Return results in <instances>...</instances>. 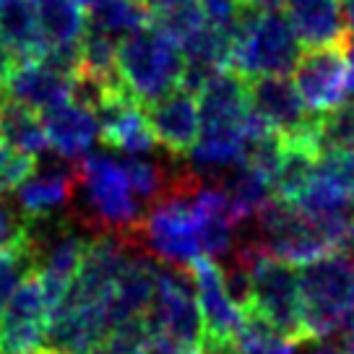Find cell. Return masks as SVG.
Returning <instances> with one entry per match:
<instances>
[{
	"mask_svg": "<svg viewBox=\"0 0 354 354\" xmlns=\"http://www.w3.org/2000/svg\"><path fill=\"white\" fill-rule=\"evenodd\" d=\"M248 86L253 110L271 131L279 133L284 141H313L318 115L305 107L302 97L287 76L250 78Z\"/></svg>",
	"mask_w": 354,
	"mask_h": 354,
	"instance_id": "cell-11",
	"label": "cell"
},
{
	"mask_svg": "<svg viewBox=\"0 0 354 354\" xmlns=\"http://www.w3.org/2000/svg\"><path fill=\"white\" fill-rule=\"evenodd\" d=\"M149 326L154 333V352L201 354L203 321L196 299V284L188 268L159 266Z\"/></svg>",
	"mask_w": 354,
	"mask_h": 354,
	"instance_id": "cell-7",
	"label": "cell"
},
{
	"mask_svg": "<svg viewBox=\"0 0 354 354\" xmlns=\"http://www.w3.org/2000/svg\"><path fill=\"white\" fill-rule=\"evenodd\" d=\"M94 112L100 120V138L112 149H120L128 156H141L156 146L144 104H138L131 94L107 97Z\"/></svg>",
	"mask_w": 354,
	"mask_h": 354,
	"instance_id": "cell-16",
	"label": "cell"
},
{
	"mask_svg": "<svg viewBox=\"0 0 354 354\" xmlns=\"http://www.w3.org/2000/svg\"><path fill=\"white\" fill-rule=\"evenodd\" d=\"M34 169H37L34 156L13 151L11 146L0 141V198L21 188L29 177H34Z\"/></svg>",
	"mask_w": 354,
	"mask_h": 354,
	"instance_id": "cell-29",
	"label": "cell"
},
{
	"mask_svg": "<svg viewBox=\"0 0 354 354\" xmlns=\"http://www.w3.org/2000/svg\"><path fill=\"white\" fill-rule=\"evenodd\" d=\"M313 141L318 154L354 151V100H346L339 107L318 115Z\"/></svg>",
	"mask_w": 354,
	"mask_h": 354,
	"instance_id": "cell-26",
	"label": "cell"
},
{
	"mask_svg": "<svg viewBox=\"0 0 354 354\" xmlns=\"http://www.w3.org/2000/svg\"><path fill=\"white\" fill-rule=\"evenodd\" d=\"M73 91H76V78L71 73H63L60 68L50 66L42 57H29V60H19L0 97L16 102L37 115L39 112L44 115L47 110L73 100Z\"/></svg>",
	"mask_w": 354,
	"mask_h": 354,
	"instance_id": "cell-13",
	"label": "cell"
},
{
	"mask_svg": "<svg viewBox=\"0 0 354 354\" xmlns=\"http://www.w3.org/2000/svg\"><path fill=\"white\" fill-rule=\"evenodd\" d=\"M146 115L151 122L156 144H162L165 151H169L175 159L190 154V149L196 146L201 133L196 91H190L185 86L175 88L172 94L149 104Z\"/></svg>",
	"mask_w": 354,
	"mask_h": 354,
	"instance_id": "cell-15",
	"label": "cell"
},
{
	"mask_svg": "<svg viewBox=\"0 0 354 354\" xmlns=\"http://www.w3.org/2000/svg\"><path fill=\"white\" fill-rule=\"evenodd\" d=\"M0 34L19 60L42 57L34 0H0Z\"/></svg>",
	"mask_w": 354,
	"mask_h": 354,
	"instance_id": "cell-24",
	"label": "cell"
},
{
	"mask_svg": "<svg viewBox=\"0 0 354 354\" xmlns=\"http://www.w3.org/2000/svg\"><path fill=\"white\" fill-rule=\"evenodd\" d=\"M292 84L305 102V107L315 115H323L346 102L349 86H346V60L342 44L302 50L297 66L292 71Z\"/></svg>",
	"mask_w": 354,
	"mask_h": 354,
	"instance_id": "cell-12",
	"label": "cell"
},
{
	"mask_svg": "<svg viewBox=\"0 0 354 354\" xmlns=\"http://www.w3.org/2000/svg\"><path fill=\"white\" fill-rule=\"evenodd\" d=\"M37 253H39V240L32 221H26V230L13 243L0 248V318L6 313V305L11 302L13 292L34 271Z\"/></svg>",
	"mask_w": 354,
	"mask_h": 354,
	"instance_id": "cell-25",
	"label": "cell"
},
{
	"mask_svg": "<svg viewBox=\"0 0 354 354\" xmlns=\"http://www.w3.org/2000/svg\"><path fill=\"white\" fill-rule=\"evenodd\" d=\"M201 354H234V346H203Z\"/></svg>",
	"mask_w": 354,
	"mask_h": 354,
	"instance_id": "cell-39",
	"label": "cell"
},
{
	"mask_svg": "<svg viewBox=\"0 0 354 354\" xmlns=\"http://www.w3.org/2000/svg\"><path fill=\"white\" fill-rule=\"evenodd\" d=\"M118 73L133 100L149 107L183 86L185 57L180 44L151 24L118 44Z\"/></svg>",
	"mask_w": 354,
	"mask_h": 354,
	"instance_id": "cell-3",
	"label": "cell"
},
{
	"mask_svg": "<svg viewBox=\"0 0 354 354\" xmlns=\"http://www.w3.org/2000/svg\"><path fill=\"white\" fill-rule=\"evenodd\" d=\"M305 339H328L354 318V255L331 253L297 266Z\"/></svg>",
	"mask_w": 354,
	"mask_h": 354,
	"instance_id": "cell-2",
	"label": "cell"
},
{
	"mask_svg": "<svg viewBox=\"0 0 354 354\" xmlns=\"http://www.w3.org/2000/svg\"><path fill=\"white\" fill-rule=\"evenodd\" d=\"M243 3L253 6V8H261V11H277L284 0H243Z\"/></svg>",
	"mask_w": 354,
	"mask_h": 354,
	"instance_id": "cell-36",
	"label": "cell"
},
{
	"mask_svg": "<svg viewBox=\"0 0 354 354\" xmlns=\"http://www.w3.org/2000/svg\"><path fill=\"white\" fill-rule=\"evenodd\" d=\"M53 305L42 281L32 271L13 292L0 318V354H39L47 342Z\"/></svg>",
	"mask_w": 354,
	"mask_h": 354,
	"instance_id": "cell-9",
	"label": "cell"
},
{
	"mask_svg": "<svg viewBox=\"0 0 354 354\" xmlns=\"http://www.w3.org/2000/svg\"><path fill=\"white\" fill-rule=\"evenodd\" d=\"M344 352H346V354H354V318L349 321L346 331H344Z\"/></svg>",
	"mask_w": 354,
	"mask_h": 354,
	"instance_id": "cell-37",
	"label": "cell"
},
{
	"mask_svg": "<svg viewBox=\"0 0 354 354\" xmlns=\"http://www.w3.org/2000/svg\"><path fill=\"white\" fill-rule=\"evenodd\" d=\"M234 261L243 263L250 277V299L245 313H255L292 342H308L302 328L297 266L279 261L261 245V240L240 245Z\"/></svg>",
	"mask_w": 354,
	"mask_h": 354,
	"instance_id": "cell-1",
	"label": "cell"
},
{
	"mask_svg": "<svg viewBox=\"0 0 354 354\" xmlns=\"http://www.w3.org/2000/svg\"><path fill=\"white\" fill-rule=\"evenodd\" d=\"M253 219L261 245L271 255H277L279 261L305 266L333 253L331 243L326 240L321 227L289 201L274 196Z\"/></svg>",
	"mask_w": 354,
	"mask_h": 354,
	"instance_id": "cell-8",
	"label": "cell"
},
{
	"mask_svg": "<svg viewBox=\"0 0 354 354\" xmlns=\"http://www.w3.org/2000/svg\"><path fill=\"white\" fill-rule=\"evenodd\" d=\"M154 24V11L146 0H94L88 6L86 26L110 37H131Z\"/></svg>",
	"mask_w": 354,
	"mask_h": 354,
	"instance_id": "cell-22",
	"label": "cell"
},
{
	"mask_svg": "<svg viewBox=\"0 0 354 354\" xmlns=\"http://www.w3.org/2000/svg\"><path fill=\"white\" fill-rule=\"evenodd\" d=\"M156 271L159 266L149 255H131L128 266L122 268L110 299V326L131 318H146L156 289Z\"/></svg>",
	"mask_w": 354,
	"mask_h": 354,
	"instance_id": "cell-19",
	"label": "cell"
},
{
	"mask_svg": "<svg viewBox=\"0 0 354 354\" xmlns=\"http://www.w3.org/2000/svg\"><path fill=\"white\" fill-rule=\"evenodd\" d=\"M198 6L203 13V21L219 32L230 34V37H234L245 13L250 11V6L243 0H198Z\"/></svg>",
	"mask_w": 354,
	"mask_h": 354,
	"instance_id": "cell-30",
	"label": "cell"
},
{
	"mask_svg": "<svg viewBox=\"0 0 354 354\" xmlns=\"http://www.w3.org/2000/svg\"><path fill=\"white\" fill-rule=\"evenodd\" d=\"M305 344H308V346H305L299 354H346L344 352V346L326 342V339H310V342H305Z\"/></svg>",
	"mask_w": 354,
	"mask_h": 354,
	"instance_id": "cell-34",
	"label": "cell"
},
{
	"mask_svg": "<svg viewBox=\"0 0 354 354\" xmlns=\"http://www.w3.org/2000/svg\"><path fill=\"white\" fill-rule=\"evenodd\" d=\"M203 185L196 172H180L172 190L154 201L141 224V237L149 250L177 268H188L203 255L193 196Z\"/></svg>",
	"mask_w": 354,
	"mask_h": 354,
	"instance_id": "cell-4",
	"label": "cell"
},
{
	"mask_svg": "<svg viewBox=\"0 0 354 354\" xmlns=\"http://www.w3.org/2000/svg\"><path fill=\"white\" fill-rule=\"evenodd\" d=\"M318 169L331 177L333 183H336L354 203V151L321 154L318 156Z\"/></svg>",
	"mask_w": 354,
	"mask_h": 354,
	"instance_id": "cell-31",
	"label": "cell"
},
{
	"mask_svg": "<svg viewBox=\"0 0 354 354\" xmlns=\"http://www.w3.org/2000/svg\"><path fill=\"white\" fill-rule=\"evenodd\" d=\"M39 354H50V352H44V349H42V352H39Z\"/></svg>",
	"mask_w": 354,
	"mask_h": 354,
	"instance_id": "cell-41",
	"label": "cell"
},
{
	"mask_svg": "<svg viewBox=\"0 0 354 354\" xmlns=\"http://www.w3.org/2000/svg\"><path fill=\"white\" fill-rule=\"evenodd\" d=\"M78 172V185H84L91 221L115 237L138 243V232L146 216V206L133 193L122 159L110 154H88Z\"/></svg>",
	"mask_w": 354,
	"mask_h": 354,
	"instance_id": "cell-6",
	"label": "cell"
},
{
	"mask_svg": "<svg viewBox=\"0 0 354 354\" xmlns=\"http://www.w3.org/2000/svg\"><path fill=\"white\" fill-rule=\"evenodd\" d=\"M342 3V19H344V32L354 37V0H339Z\"/></svg>",
	"mask_w": 354,
	"mask_h": 354,
	"instance_id": "cell-35",
	"label": "cell"
},
{
	"mask_svg": "<svg viewBox=\"0 0 354 354\" xmlns=\"http://www.w3.org/2000/svg\"><path fill=\"white\" fill-rule=\"evenodd\" d=\"M188 271L196 284V299L203 321V346H234V339L245 323V310L230 295L224 271L209 255L196 258Z\"/></svg>",
	"mask_w": 354,
	"mask_h": 354,
	"instance_id": "cell-10",
	"label": "cell"
},
{
	"mask_svg": "<svg viewBox=\"0 0 354 354\" xmlns=\"http://www.w3.org/2000/svg\"><path fill=\"white\" fill-rule=\"evenodd\" d=\"M50 149L68 162L86 159L94 141L100 138V120L88 104L71 100L60 107H53L42 115Z\"/></svg>",
	"mask_w": 354,
	"mask_h": 354,
	"instance_id": "cell-17",
	"label": "cell"
},
{
	"mask_svg": "<svg viewBox=\"0 0 354 354\" xmlns=\"http://www.w3.org/2000/svg\"><path fill=\"white\" fill-rule=\"evenodd\" d=\"M16 66H19V57H16V53L8 47V42L0 34V94H3V88H6V84H8V78H11Z\"/></svg>",
	"mask_w": 354,
	"mask_h": 354,
	"instance_id": "cell-32",
	"label": "cell"
},
{
	"mask_svg": "<svg viewBox=\"0 0 354 354\" xmlns=\"http://www.w3.org/2000/svg\"><path fill=\"white\" fill-rule=\"evenodd\" d=\"M302 50L305 47L284 13L261 11L250 6L232 37L230 71L248 81L261 76H287L295 71Z\"/></svg>",
	"mask_w": 354,
	"mask_h": 354,
	"instance_id": "cell-5",
	"label": "cell"
},
{
	"mask_svg": "<svg viewBox=\"0 0 354 354\" xmlns=\"http://www.w3.org/2000/svg\"><path fill=\"white\" fill-rule=\"evenodd\" d=\"M297 346L299 342L287 339L255 313H245L243 328L234 339V354H297Z\"/></svg>",
	"mask_w": 354,
	"mask_h": 354,
	"instance_id": "cell-27",
	"label": "cell"
},
{
	"mask_svg": "<svg viewBox=\"0 0 354 354\" xmlns=\"http://www.w3.org/2000/svg\"><path fill=\"white\" fill-rule=\"evenodd\" d=\"M281 8L305 50L339 44L346 34L339 0H284Z\"/></svg>",
	"mask_w": 354,
	"mask_h": 354,
	"instance_id": "cell-18",
	"label": "cell"
},
{
	"mask_svg": "<svg viewBox=\"0 0 354 354\" xmlns=\"http://www.w3.org/2000/svg\"><path fill=\"white\" fill-rule=\"evenodd\" d=\"M206 21H203L198 0L196 3H177V6H169V8L154 13V26L159 32H165L169 39H175L177 44L185 42Z\"/></svg>",
	"mask_w": 354,
	"mask_h": 354,
	"instance_id": "cell-28",
	"label": "cell"
},
{
	"mask_svg": "<svg viewBox=\"0 0 354 354\" xmlns=\"http://www.w3.org/2000/svg\"><path fill=\"white\" fill-rule=\"evenodd\" d=\"M151 6V11H162V8H169V6H177V3H196V0H146Z\"/></svg>",
	"mask_w": 354,
	"mask_h": 354,
	"instance_id": "cell-38",
	"label": "cell"
},
{
	"mask_svg": "<svg viewBox=\"0 0 354 354\" xmlns=\"http://www.w3.org/2000/svg\"><path fill=\"white\" fill-rule=\"evenodd\" d=\"M78 185V172L50 169L37 177H29L19 188V209L26 221H42L63 211L73 201Z\"/></svg>",
	"mask_w": 354,
	"mask_h": 354,
	"instance_id": "cell-20",
	"label": "cell"
},
{
	"mask_svg": "<svg viewBox=\"0 0 354 354\" xmlns=\"http://www.w3.org/2000/svg\"><path fill=\"white\" fill-rule=\"evenodd\" d=\"M42 57L50 53L76 50L86 32V16L76 0H34Z\"/></svg>",
	"mask_w": 354,
	"mask_h": 354,
	"instance_id": "cell-21",
	"label": "cell"
},
{
	"mask_svg": "<svg viewBox=\"0 0 354 354\" xmlns=\"http://www.w3.org/2000/svg\"><path fill=\"white\" fill-rule=\"evenodd\" d=\"M37 240H39V253H37L34 271L42 281L47 299L53 305V313H55V308L63 302L73 279H76L78 268H81L88 240L84 234L73 232L71 227H63V224L53 230L50 237L37 234Z\"/></svg>",
	"mask_w": 354,
	"mask_h": 354,
	"instance_id": "cell-14",
	"label": "cell"
},
{
	"mask_svg": "<svg viewBox=\"0 0 354 354\" xmlns=\"http://www.w3.org/2000/svg\"><path fill=\"white\" fill-rule=\"evenodd\" d=\"M78 6H81V8H88V6H91V3H94V0H76Z\"/></svg>",
	"mask_w": 354,
	"mask_h": 354,
	"instance_id": "cell-40",
	"label": "cell"
},
{
	"mask_svg": "<svg viewBox=\"0 0 354 354\" xmlns=\"http://www.w3.org/2000/svg\"><path fill=\"white\" fill-rule=\"evenodd\" d=\"M339 44H342L344 60H346V86H349V94H354V37L344 34Z\"/></svg>",
	"mask_w": 354,
	"mask_h": 354,
	"instance_id": "cell-33",
	"label": "cell"
},
{
	"mask_svg": "<svg viewBox=\"0 0 354 354\" xmlns=\"http://www.w3.org/2000/svg\"><path fill=\"white\" fill-rule=\"evenodd\" d=\"M0 141L34 159L50 149L42 118L6 97H0Z\"/></svg>",
	"mask_w": 354,
	"mask_h": 354,
	"instance_id": "cell-23",
	"label": "cell"
}]
</instances>
